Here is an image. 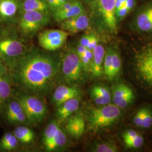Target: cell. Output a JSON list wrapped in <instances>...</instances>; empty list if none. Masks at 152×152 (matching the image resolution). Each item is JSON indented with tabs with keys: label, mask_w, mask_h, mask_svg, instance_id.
<instances>
[{
	"label": "cell",
	"mask_w": 152,
	"mask_h": 152,
	"mask_svg": "<svg viewBox=\"0 0 152 152\" xmlns=\"http://www.w3.org/2000/svg\"><path fill=\"white\" fill-rule=\"evenodd\" d=\"M61 57L37 49L27 50L8 69L12 82L24 92L42 98L60 80Z\"/></svg>",
	"instance_id": "1"
},
{
	"label": "cell",
	"mask_w": 152,
	"mask_h": 152,
	"mask_svg": "<svg viewBox=\"0 0 152 152\" xmlns=\"http://www.w3.org/2000/svg\"><path fill=\"white\" fill-rule=\"evenodd\" d=\"M120 109L115 105L110 104L90 109L87 117L89 129L100 130L113 125L121 115Z\"/></svg>",
	"instance_id": "2"
},
{
	"label": "cell",
	"mask_w": 152,
	"mask_h": 152,
	"mask_svg": "<svg viewBox=\"0 0 152 152\" xmlns=\"http://www.w3.org/2000/svg\"><path fill=\"white\" fill-rule=\"evenodd\" d=\"M16 99L21 104L28 123L37 124L45 118L47 108L38 96L27 92H18Z\"/></svg>",
	"instance_id": "3"
},
{
	"label": "cell",
	"mask_w": 152,
	"mask_h": 152,
	"mask_svg": "<svg viewBox=\"0 0 152 152\" xmlns=\"http://www.w3.org/2000/svg\"><path fill=\"white\" fill-rule=\"evenodd\" d=\"M84 71L81 61L76 51L70 50L61 56L60 79L67 85L80 81Z\"/></svg>",
	"instance_id": "4"
},
{
	"label": "cell",
	"mask_w": 152,
	"mask_h": 152,
	"mask_svg": "<svg viewBox=\"0 0 152 152\" xmlns=\"http://www.w3.org/2000/svg\"><path fill=\"white\" fill-rule=\"evenodd\" d=\"M49 21V14L39 11H24L19 21V28L24 35L31 36L48 24Z\"/></svg>",
	"instance_id": "5"
},
{
	"label": "cell",
	"mask_w": 152,
	"mask_h": 152,
	"mask_svg": "<svg viewBox=\"0 0 152 152\" xmlns=\"http://www.w3.org/2000/svg\"><path fill=\"white\" fill-rule=\"evenodd\" d=\"M26 51L27 49L25 45L17 38H0V59L7 68Z\"/></svg>",
	"instance_id": "6"
},
{
	"label": "cell",
	"mask_w": 152,
	"mask_h": 152,
	"mask_svg": "<svg viewBox=\"0 0 152 152\" xmlns=\"http://www.w3.org/2000/svg\"><path fill=\"white\" fill-rule=\"evenodd\" d=\"M69 35L63 29H48L39 34L38 42L45 50L55 51L63 46Z\"/></svg>",
	"instance_id": "7"
},
{
	"label": "cell",
	"mask_w": 152,
	"mask_h": 152,
	"mask_svg": "<svg viewBox=\"0 0 152 152\" xmlns=\"http://www.w3.org/2000/svg\"><path fill=\"white\" fill-rule=\"evenodd\" d=\"M117 0H98V10L107 27L112 32H117L115 16Z\"/></svg>",
	"instance_id": "8"
},
{
	"label": "cell",
	"mask_w": 152,
	"mask_h": 152,
	"mask_svg": "<svg viewBox=\"0 0 152 152\" xmlns=\"http://www.w3.org/2000/svg\"><path fill=\"white\" fill-rule=\"evenodd\" d=\"M4 116L6 121L13 125L28 123L21 104L16 100L6 102L4 105Z\"/></svg>",
	"instance_id": "9"
},
{
	"label": "cell",
	"mask_w": 152,
	"mask_h": 152,
	"mask_svg": "<svg viewBox=\"0 0 152 152\" xmlns=\"http://www.w3.org/2000/svg\"><path fill=\"white\" fill-rule=\"evenodd\" d=\"M135 98L132 90L124 83L114 86L112 91V100L114 105L120 109L126 108Z\"/></svg>",
	"instance_id": "10"
},
{
	"label": "cell",
	"mask_w": 152,
	"mask_h": 152,
	"mask_svg": "<svg viewBox=\"0 0 152 152\" xmlns=\"http://www.w3.org/2000/svg\"><path fill=\"white\" fill-rule=\"evenodd\" d=\"M136 67L141 78L152 85V49L147 50L138 56Z\"/></svg>",
	"instance_id": "11"
},
{
	"label": "cell",
	"mask_w": 152,
	"mask_h": 152,
	"mask_svg": "<svg viewBox=\"0 0 152 152\" xmlns=\"http://www.w3.org/2000/svg\"><path fill=\"white\" fill-rule=\"evenodd\" d=\"M81 90L75 85H62L55 90L53 95V103L59 107L61 104L66 101L81 96Z\"/></svg>",
	"instance_id": "12"
},
{
	"label": "cell",
	"mask_w": 152,
	"mask_h": 152,
	"mask_svg": "<svg viewBox=\"0 0 152 152\" xmlns=\"http://www.w3.org/2000/svg\"><path fill=\"white\" fill-rule=\"evenodd\" d=\"M89 19L85 12L61 22V28L69 33H77L86 29L89 26Z\"/></svg>",
	"instance_id": "13"
},
{
	"label": "cell",
	"mask_w": 152,
	"mask_h": 152,
	"mask_svg": "<svg viewBox=\"0 0 152 152\" xmlns=\"http://www.w3.org/2000/svg\"><path fill=\"white\" fill-rule=\"evenodd\" d=\"M80 96L69 99L61 104L57 108L56 117L59 122L68 120L79 108Z\"/></svg>",
	"instance_id": "14"
},
{
	"label": "cell",
	"mask_w": 152,
	"mask_h": 152,
	"mask_svg": "<svg viewBox=\"0 0 152 152\" xmlns=\"http://www.w3.org/2000/svg\"><path fill=\"white\" fill-rule=\"evenodd\" d=\"M66 121L65 129L69 135L76 139L82 136L85 130L86 123L81 114L72 115Z\"/></svg>",
	"instance_id": "15"
},
{
	"label": "cell",
	"mask_w": 152,
	"mask_h": 152,
	"mask_svg": "<svg viewBox=\"0 0 152 152\" xmlns=\"http://www.w3.org/2000/svg\"><path fill=\"white\" fill-rule=\"evenodd\" d=\"M92 63L91 70L92 75L96 77H99L103 72V63L105 56V49L101 45H99L92 50Z\"/></svg>",
	"instance_id": "16"
},
{
	"label": "cell",
	"mask_w": 152,
	"mask_h": 152,
	"mask_svg": "<svg viewBox=\"0 0 152 152\" xmlns=\"http://www.w3.org/2000/svg\"><path fill=\"white\" fill-rule=\"evenodd\" d=\"M94 102L99 105H104L110 103L112 95L107 87L102 85H95L90 91Z\"/></svg>",
	"instance_id": "17"
},
{
	"label": "cell",
	"mask_w": 152,
	"mask_h": 152,
	"mask_svg": "<svg viewBox=\"0 0 152 152\" xmlns=\"http://www.w3.org/2000/svg\"><path fill=\"white\" fill-rule=\"evenodd\" d=\"M19 9L18 0H0V18L11 19L15 16Z\"/></svg>",
	"instance_id": "18"
},
{
	"label": "cell",
	"mask_w": 152,
	"mask_h": 152,
	"mask_svg": "<svg viewBox=\"0 0 152 152\" xmlns=\"http://www.w3.org/2000/svg\"><path fill=\"white\" fill-rule=\"evenodd\" d=\"M11 81L8 72L0 75V106L4 105L11 96Z\"/></svg>",
	"instance_id": "19"
},
{
	"label": "cell",
	"mask_w": 152,
	"mask_h": 152,
	"mask_svg": "<svg viewBox=\"0 0 152 152\" xmlns=\"http://www.w3.org/2000/svg\"><path fill=\"white\" fill-rule=\"evenodd\" d=\"M84 12V8L81 2L76 0L73 2V4L71 8L64 12L60 14H54V18L56 21L61 23L71 18L81 15Z\"/></svg>",
	"instance_id": "20"
},
{
	"label": "cell",
	"mask_w": 152,
	"mask_h": 152,
	"mask_svg": "<svg viewBox=\"0 0 152 152\" xmlns=\"http://www.w3.org/2000/svg\"><path fill=\"white\" fill-rule=\"evenodd\" d=\"M23 11H37L50 14L51 9L45 0H24Z\"/></svg>",
	"instance_id": "21"
},
{
	"label": "cell",
	"mask_w": 152,
	"mask_h": 152,
	"mask_svg": "<svg viewBox=\"0 0 152 152\" xmlns=\"http://www.w3.org/2000/svg\"><path fill=\"white\" fill-rule=\"evenodd\" d=\"M138 28L144 32L151 31L152 25V7L148 8L141 12L136 19Z\"/></svg>",
	"instance_id": "22"
},
{
	"label": "cell",
	"mask_w": 152,
	"mask_h": 152,
	"mask_svg": "<svg viewBox=\"0 0 152 152\" xmlns=\"http://www.w3.org/2000/svg\"><path fill=\"white\" fill-rule=\"evenodd\" d=\"M18 140L13 133L6 132L0 139V151L11 152L15 150Z\"/></svg>",
	"instance_id": "23"
},
{
	"label": "cell",
	"mask_w": 152,
	"mask_h": 152,
	"mask_svg": "<svg viewBox=\"0 0 152 152\" xmlns=\"http://www.w3.org/2000/svg\"><path fill=\"white\" fill-rule=\"evenodd\" d=\"M18 141L22 143H30L34 139V134L31 129L26 126L20 125L13 132Z\"/></svg>",
	"instance_id": "24"
},
{
	"label": "cell",
	"mask_w": 152,
	"mask_h": 152,
	"mask_svg": "<svg viewBox=\"0 0 152 152\" xmlns=\"http://www.w3.org/2000/svg\"><path fill=\"white\" fill-rule=\"evenodd\" d=\"M60 128L58 122L56 121H52L46 127L43 135V144L45 149L50 145Z\"/></svg>",
	"instance_id": "25"
},
{
	"label": "cell",
	"mask_w": 152,
	"mask_h": 152,
	"mask_svg": "<svg viewBox=\"0 0 152 152\" xmlns=\"http://www.w3.org/2000/svg\"><path fill=\"white\" fill-rule=\"evenodd\" d=\"M67 141V138L64 132L60 128L51 143L45 149L48 152H52L63 147Z\"/></svg>",
	"instance_id": "26"
},
{
	"label": "cell",
	"mask_w": 152,
	"mask_h": 152,
	"mask_svg": "<svg viewBox=\"0 0 152 152\" xmlns=\"http://www.w3.org/2000/svg\"><path fill=\"white\" fill-rule=\"evenodd\" d=\"M121 68V60L120 59V55L116 50L112 49V62L110 70L108 76V78L109 80H113L115 77L118 75L120 73Z\"/></svg>",
	"instance_id": "27"
},
{
	"label": "cell",
	"mask_w": 152,
	"mask_h": 152,
	"mask_svg": "<svg viewBox=\"0 0 152 152\" xmlns=\"http://www.w3.org/2000/svg\"><path fill=\"white\" fill-rule=\"evenodd\" d=\"M93 151L96 152H115L117 151L116 145L110 142L99 143L95 145Z\"/></svg>",
	"instance_id": "28"
},
{
	"label": "cell",
	"mask_w": 152,
	"mask_h": 152,
	"mask_svg": "<svg viewBox=\"0 0 152 152\" xmlns=\"http://www.w3.org/2000/svg\"><path fill=\"white\" fill-rule=\"evenodd\" d=\"M124 141L127 148L130 149H138L143 145L144 138L139 134L134 138L125 140Z\"/></svg>",
	"instance_id": "29"
},
{
	"label": "cell",
	"mask_w": 152,
	"mask_h": 152,
	"mask_svg": "<svg viewBox=\"0 0 152 152\" xmlns=\"http://www.w3.org/2000/svg\"><path fill=\"white\" fill-rule=\"evenodd\" d=\"M112 49H109L105 54L103 63V73L107 77H108L110 70L112 62Z\"/></svg>",
	"instance_id": "30"
},
{
	"label": "cell",
	"mask_w": 152,
	"mask_h": 152,
	"mask_svg": "<svg viewBox=\"0 0 152 152\" xmlns=\"http://www.w3.org/2000/svg\"><path fill=\"white\" fill-rule=\"evenodd\" d=\"M149 109L141 108L137 111L134 117V123L136 126L141 128L142 121L144 119V117L147 114Z\"/></svg>",
	"instance_id": "31"
},
{
	"label": "cell",
	"mask_w": 152,
	"mask_h": 152,
	"mask_svg": "<svg viewBox=\"0 0 152 152\" xmlns=\"http://www.w3.org/2000/svg\"><path fill=\"white\" fill-rule=\"evenodd\" d=\"M152 125V112L151 110H148L142 121L141 128L148 129Z\"/></svg>",
	"instance_id": "32"
},
{
	"label": "cell",
	"mask_w": 152,
	"mask_h": 152,
	"mask_svg": "<svg viewBox=\"0 0 152 152\" xmlns=\"http://www.w3.org/2000/svg\"><path fill=\"white\" fill-rule=\"evenodd\" d=\"M45 1L48 3L51 10L53 11V12L56 11L57 9H58L62 5L58 0H45Z\"/></svg>",
	"instance_id": "33"
},
{
	"label": "cell",
	"mask_w": 152,
	"mask_h": 152,
	"mask_svg": "<svg viewBox=\"0 0 152 152\" xmlns=\"http://www.w3.org/2000/svg\"><path fill=\"white\" fill-rule=\"evenodd\" d=\"M139 134L136 132V131L134 130H129L125 131V132L123 134L122 137L124 140H127V139H130L134 138L136 136H137Z\"/></svg>",
	"instance_id": "34"
},
{
	"label": "cell",
	"mask_w": 152,
	"mask_h": 152,
	"mask_svg": "<svg viewBox=\"0 0 152 152\" xmlns=\"http://www.w3.org/2000/svg\"><path fill=\"white\" fill-rule=\"evenodd\" d=\"M129 12V10L126 7H122L115 11L116 18H118V19L124 18L127 15Z\"/></svg>",
	"instance_id": "35"
},
{
	"label": "cell",
	"mask_w": 152,
	"mask_h": 152,
	"mask_svg": "<svg viewBox=\"0 0 152 152\" xmlns=\"http://www.w3.org/2000/svg\"><path fill=\"white\" fill-rule=\"evenodd\" d=\"M92 35H85L83 36L80 41V45L87 48L89 42L91 40Z\"/></svg>",
	"instance_id": "36"
},
{
	"label": "cell",
	"mask_w": 152,
	"mask_h": 152,
	"mask_svg": "<svg viewBox=\"0 0 152 152\" xmlns=\"http://www.w3.org/2000/svg\"><path fill=\"white\" fill-rule=\"evenodd\" d=\"M98 42H99V41H98V38L96 36L92 35L91 40L87 46V49L92 50L98 45Z\"/></svg>",
	"instance_id": "37"
},
{
	"label": "cell",
	"mask_w": 152,
	"mask_h": 152,
	"mask_svg": "<svg viewBox=\"0 0 152 152\" xmlns=\"http://www.w3.org/2000/svg\"><path fill=\"white\" fill-rule=\"evenodd\" d=\"M135 5V0H126L125 1V6L130 11Z\"/></svg>",
	"instance_id": "38"
},
{
	"label": "cell",
	"mask_w": 152,
	"mask_h": 152,
	"mask_svg": "<svg viewBox=\"0 0 152 152\" xmlns=\"http://www.w3.org/2000/svg\"><path fill=\"white\" fill-rule=\"evenodd\" d=\"M7 72V69L4 63L0 59V75Z\"/></svg>",
	"instance_id": "39"
},
{
	"label": "cell",
	"mask_w": 152,
	"mask_h": 152,
	"mask_svg": "<svg viewBox=\"0 0 152 152\" xmlns=\"http://www.w3.org/2000/svg\"><path fill=\"white\" fill-rule=\"evenodd\" d=\"M59 2H60V3H61V4L63 5L64 4H65V2H67V1L66 0H58Z\"/></svg>",
	"instance_id": "40"
},
{
	"label": "cell",
	"mask_w": 152,
	"mask_h": 152,
	"mask_svg": "<svg viewBox=\"0 0 152 152\" xmlns=\"http://www.w3.org/2000/svg\"><path fill=\"white\" fill-rule=\"evenodd\" d=\"M67 1H69V2H73V1H75L76 0H66Z\"/></svg>",
	"instance_id": "41"
},
{
	"label": "cell",
	"mask_w": 152,
	"mask_h": 152,
	"mask_svg": "<svg viewBox=\"0 0 152 152\" xmlns=\"http://www.w3.org/2000/svg\"><path fill=\"white\" fill-rule=\"evenodd\" d=\"M120 1H121L122 2H125L126 0H120Z\"/></svg>",
	"instance_id": "42"
},
{
	"label": "cell",
	"mask_w": 152,
	"mask_h": 152,
	"mask_svg": "<svg viewBox=\"0 0 152 152\" xmlns=\"http://www.w3.org/2000/svg\"><path fill=\"white\" fill-rule=\"evenodd\" d=\"M151 32H152V28H151Z\"/></svg>",
	"instance_id": "43"
}]
</instances>
